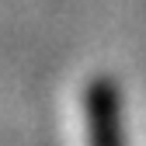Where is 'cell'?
<instances>
[{"label": "cell", "mask_w": 146, "mask_h": 146, "mask_svg": "<svg viewBox=\"0 0 146 146\" xmlns=\"http://www.w3.org/2000/svg\"><path fill=\"white\" fill-rule=\"evenodd\" d=\"M87 146H125L122 136V94L111 77H94L84 90Z\"/></svg>", "instance_id": "6da1fadb"}]
</instances>
